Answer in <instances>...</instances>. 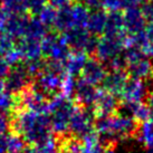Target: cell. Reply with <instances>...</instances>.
<instances>
[{
	"label": "cell",
	"instance_id": "obj_35",
	"mask_svg": "<svg viewBox=\"0 0 153 153\" xmlns=\"http://www.w3.org/2000/svg\"><path fill=\"white\" fill-rule=\"evenodd\" d=\"M48 4V0H27V8L28 13L31 16H36L40 13V10Z\"/></svg>",
	"mask_w": 153,
	"mask_h": 153
},
{
	"label": "cell",
	"instance_id": "obj_13",
	"mask_svg": "<svg viewBox=\"0 0 153 153\" xmlns=\"http://www.w3.org/2000/svg\"><path fill=\"white\" fill-rule=\"evenodd\" d=\"M128 78L126 69H110L102 82V88L114 95H121Z\"/></svg>",
	"mask_w": 153,
	"mask_h": 153
},
{
	"label": "cell",
	"instance_id": "obj_49",
	"mask_svg": "<svg viewBox=\"0 0 153 153\" xmlns=\"http://www.w3.org/2000/svg\"><path fill=\"white\" fill-rule=\"evenodd\" d=\"M9 153H26V151H20V152H9Z\"/></svg>",
	"mask_w": 153,
	"mask_h": 153
},
{
	"label": "cell",
	"instance_id": "obj_45",
	"mask_svg": "<svg viewBox=\"0 0 153 153\" xmlns=\"http://www.w3.org/2000/svg\"><path fill=\"white\" fill-rule=\"evenodd\" d=\"M145 103H146V105L150 107V110L153 111V89H150L149 94L146 95V97H145Z\"/></svg>",
	"mask_w": 153,
	"mask_h": 153
},
{
	"label": "cell",
	"instance_id": "obj_6",
	"mask_svg": "<svg viewBox=\"0 0 153 153\" xmlns=\"http://www.w3.org/2000/svg\"><path fill=\"white\" fill-rule=\"evenodd\" d=\"M16 97V110H28L37 113H47L49 110V100L39 92L33 84L24 89Z\"/></svg>",
	"mask_w": 153,
	"mask_h": 153
},
{
	"label": "cell",
	"instance_id": "obj_15",
	"mask_svg": "<svg viewBox=\"0 0 153 153\" xmlns=\"http://www.w3.org/2000/svg\"><path fill=\"white\" fill-rule=\"evenodd\" d=\"M16 47L18 48V51L22 55V60H25V62L40 59L43 56L42 40H39V39L22 37V38H20Z\"/></svg>",
	"mask_w": 153,
	"mask_h": 153
},
{
	"label": "cell",
	"instance_id": "obj_46",
	"mask_svg": "<svg viewBox=\"0 0 153 153\" xmlns=\"http://www.w3.org/2000/svg\"><path fill=\"white\" fill-rule=\"evenodd\" d=\"M145 55L153 58V43H149L148 47L145 48Z\"/></svg>",
	"mask_w": 153,
	"mask_h": 153
},
{
	"label": "cell",
	"instance_id": "obj_12",
	"mask_svg": "<svg viewBox=\"0 0 153 153\" xmlns=\"http://www.w3.org/2000/svg\"><path fill=\"white\" fill-rule=\"evenodd\" d=\"M106 74V66L96 57L88 58L81 73L82 78H84L86 82H88L95 86H97L98 84H102Z\"/></svg>",
	"mask_w": 153,
	"mask_h": 153
},
{
	"label": "cell",
	"instance_id": "obj_43",
	"mask_svg": "<svg viewBox=\"0 0 153 153\" xmlns=\"http://www.w3.org/2000/svg\"><path fill=\"white\" fill-rule=\"evenodd\" d=\"M145 34H146V37L149 39L150 43H153V22H149L146 27H145Z\"/></svg>",
	"mask_w": 153,
	"mask_h": 153
},
{
	"label": "cell",
	"instance_id": "obj_50",
	"mask_svg": "<svg viewBox=\"0 0 153 153\" xmlns=\"http://www.w3.org/2000/svg\"><path fill=\"white\" fill-rule=\"evenodd\" d=\"M152 1H153V0H152Z\"/></svg>",
	"mask_w": 153,
	"mask_h": 153
},
{
	"label": "cell",
	"instance_id": "obj_20",
	"mask_svg": "<svg viewBox=\"0 0 153 153\" xmlns=\"http://www.w3.org/2000/svg\"><path fill=\"white\" fill-rule=\"evenodd\" d=\"M125 27H124V17L121 11H110L107 17L106 28L104 35L107 36H121L125 34Z\"/></svg>",
	"mask_w": 153,
	"mask_h": 153
},
{
	"label": "cell",
	"instance_id": "obj_37",
	"mask_svg": "<svg viewBox=\"0 0 153 153\" xmlns=\"http://www.w3.org/2000/svg\"><path fill=\"white\" fill-rule=\"evenodd\" d=\"M142 13H143V16L145 17L146 22H153V1H146L144 4H142Z\"/></svg>",
	"mask_w": 153,
	"mask_h": 153
},
{
	"label": "cell",
	"instance_id": "obj_4",
	"mask_svg": "<svg viewBox=\"0 0 153 153\" xmlns=\"http://www.w3.org/2000/svg\"><path fill=\"white\" fill-rule=\"evenodd\" d=\"M126 36H128L126 33L121 36H107V35L100 36L97 46L94 53L95 57L107 64L110 60L120 56L126 47Z\"/></svg>",
	"mask_w": 153,
	"mask_h": 153
},
{
	"label": "cell",
	"instance_id": "obj_21",
	"mask_svg": "<svg viewBox=\"0 0 153 153\" xmlns=\"http://www.w3.org/2000/svg\"><path fill=\"white\" fill-rule=\"evenodd\" d=\"M58 143V153H84V145L82 139L73 135H62Z\"/></svg>",
	"mask_w": 153,
	"mask_h": 153
},
{
	"label": "cell",
	"instance_id": "obj_30",
	"mask_svg": "<svg viewBox=\"0 0 153 153\" xmlns=\"http://www.w3.org/2000/svg\"><path fill=\"white\" fill-rule=\"evenodd\" d=\"M57 11H58V9H56L55 7H53L48 4L40 10V13H38V18L44 25H46L47 27H51V26H54Z\"/></svg>",
	"mask_w": 153,
	"mask_h": 153
},
{
	"label": "cell",
	"instance_id": "obj_1",
	"mask_svg": "<svg viewBox=\"0 0 153 153\" xmlns=\"http://www.w3.org/2000/svg\"><path fill=\"white\" fill-rule=\"evenodd\" d=\"M10 130L25 140L27 145L40 144L51 139V119L47 113L16 110L10 120Z\"/></svg>",
	"mask_w": 153,
	"mask_h": 153
},
{
	"label": "cell",
	"instance_id": "obj_34",
	"mask_svg": "<svg viewBox=\"0 0 153 153\" xmlns=\"http://www.w3.org/2000/svg\"><path fill=\"white\" fill-rule=\"evenodd\" d=\"M102 8L106 11H120L121 9L126 8L125 0H101Z\"/></svg>",
	"mask_w": 153,
	"mask_h": 153
},
{
	"label": "cell",
	"instance_id": "obj_28",
	"mask_svg": "<svg viewBox=\"0 0 153 153\" xmlns=\"http://www.w3.org/2000/svg\"><path fill=\"white\" fill-rule=\"evenodd\" d=\"M26 153H58V143L57 140L51 137L44 143L30 145L26 150Z\"/></svg>",
	"mask_w": 153,
	"mask_h": 153
},
{
	"label": "cell",
	"instance_id": "obj_33",
	"mask_svg": "<svg viewBox=\"0 0 153 153\" xmlns=\"http://www.w3.org/2000/svg\"><path fill=\"white\" fill-rule=\"evenodd\" d=\"M15 39L11 35L4 31L2 34H0V54L4 55L10 49L15 48Z\"/></svg>",
	"mask_w": 153,
	"mask_h": 153
},
{
	"label": "cell",
	"instance_id": "obj_32",
	"mask_svg": "<svg viewBox=\"0 0 153 153\" xmlns=\"http://www.w3.org/2000/svg\"><path fill=\"white\" fill-rule=\"evenodd\" d=\"M8 136V148L9 152H20V151H26V145L27 143L22 136L11 132L10 134H7Z\"/></svg>",
	"mask_w": 153,
	"mask_h": 153
},
{
	"label": "cell",
	"instance_id": "obj_36",
	"mask_svg": "<svg viewBox=\"0 0 153 153\" xmlns=\"http://www.w3.org/2000/svg\"><path fill=\"white\" fill-rule=\"evenodd\" d=\"M4 57L10 66H15V65L19 64L22 60V55H20V53H19L17 47H15V48L10 49L9 51H7L6 54H4Z\"/></svg>",
	"mask_w": 153,
	"mask_h": 153
},
{
	"label": "cell",
	"instance_id": "obj_19",
	"mask_svg": "<svg viewBox=\"0 0 153 153\" xmlns=\"http://www.w3.org/2000/svg\"><path fill=\"white\" fill-rule=\"evenodd\" d=\"M87 54L85 51H72L67 59L65 60L64 66L65 71L67 74L72 75V76H76L79 75L83 71V68L85 66L86 62H87Z\"/></svg>",
	"mask_w": 153,
	"mask_h": 153
},
{
	"label": "cell",
	"instance_id": "obj_23",
	"mask_svg": "<svg viewBox=\"0 0 153 153\" xmlns=\"http://www.w3.org/2000/svg\"><path fill=\"white\" fill-rule=\"evenodd\" d=\"M53 27H54V30L59 33V34H64L65 31H67V30L74 27L73 26L72 15H71V6L63 9H58L56 20Z\"/></svg>",
	"mask_w": 153,
	"mask_h": 153
},
{
	"label": "cell",
	"instance_id": "obj_41",
	"mask_svg": "<svg viewBox=\"0 0 153 153\" xmlns=\"http://www.w3.org/2000/svg\"><path fill=\"white\" fill-rule=\"evenodd\" d=\"M8 17H9L8 13H6L2 8H0V31H4V29H6Z\"/></svg>",
	"mask_w": 153,
	"mask_h": 153
},
{
	"label": "cell",
	"instance_id": "obj_7",
	"mask_svg": "<svg viewBox=\"0 0 153 153\" xmlns=\"http://www.w3.org/2000/svg\"><path fill=\"white\" fill-rule=\"evenodd\" d=\"M43 56L47 59L56 60L65 63L71 54V48L67 45L64 36L54 30V33H47V35L42 39Z\"/></svg>",
	"mask_w": 153,
	"mask_h": 153
},
{
	"label": "cell",
	"instance_id": "obj_17",
	"mask_svg": "<svg viewBox=\"0 0 153 153\" xmlns=\"http://www.w3.org/2000/svg\"><path fill=\"white\" fill-rule=\"evenodd\" d=\"M107 17H108V13L105 9H93V11L89 13L86 29L88 30L92 35L97 36V37L104 35L107 24Z\"/></svg>",
	"mask_w": 153,
	"mask_h": 153
},
{
	"label": "cell",
	"instance_id": "obj_3",
	"mask_svg": "<svg viewBox=\"0 0 153 153\" xmlns=\"http://www.w3.org/2000/svg\"><path fill=\"white\" fill-rule=\"evenodd\" d=\"M95 112L93 107H83L77 105L76 110L73 114L68 132L71 135L83 139L86 135L95 131Z\"/></svg>",
	"mask_w": 153,
	"mask_h": 153
},
{
	"label": "cell",
	"instance_id": "obj_14",
	"mask_svg": "<svg viewBox=\"0 0 153 153\" xmlns=\"http://www.w3.org/2000/svg\"><path fill=\"white\" fill-rule=\"evenodd\" d=\"M124 27L128 34H135L145 29L146 19L143 13L137 7H126L123 13Z\"/></svg>",
	"mask_w": 153,
	"mask_h": 153
},
{
	"label": "cell",
	"instance_id": "obj_22",
	"mask_svg": "<svg viewBox=\"0 0 153 153\" xmlns=\"http://www.w3.org/2000/svg\"><path fill=\"white\" fill-rule=\"evenodd\" d=\"M89 8L81 1H75L71 6V15H72L73 26L74 27H83L86 28L89 18Z\"/></svg>",
	"mask_w": 153,
	"mask_h": 153
},
{
	"label": "cell",
	"instance_id": "obj_26",
	"mask_svg": "<svg viewBox=\"0 0 153 153\" xmlns=\"http://www.w3.org/2000/svg\"><path fill=\"white\" fill-rule=\"evenodd\" d=\"M1 8L8 15H22L28 13L27 0H0Z\"/></svg>",
	"mask_w": 153,
	"mask_h": 153
},
{
	"label": "cell",
	"instance_id": "obj_40",
	"mask_svg": "<svg viewBox=\"0 0 153 153\" xmlns=\"http://www.w3.org/2000/svg\"><path fill=\"white\" fill-rule=\"evenodd\" d=\"M10 71V65L4 59V55L0 54V78H4Z\"/></svg>",
	"mask_w": 153,
	"mask_h": 153
},
{
	"label": "cell",
	"instance_id": "obj_2",
	"mask_svg": "<svg viewBox=\"0 0 153 153\" xmlns=\"http://www.w3.org/2000/svg\"><path fill=\"white\" fill-rule=\"evenodd\" d=\"M77 104L74 100L65 96L64 94H59L55 97L49 100V119H51V130L57 135L67 134L69 122L74 112L76 110Z\"/></svg>",
	"mask_w": 153,
	"mask_h": 153
},
{
	"label": "cell",
	"instance_id": "obj_47",
	"mask_svg": "<svg viewBox=\"0 0 153 153\" xmlns=\"http://www.w3.org/2000/svg\"><path fill=\"white\" fill-rule=\"evenodd\" d=\"M150 122L153 124V111H152V113L150 114Z\"/></svg>",
	"mask_w": 153,
	"mask_h": 153
},
{
	"label": "cell",
	"instance_id": "obj_29",
	"mask_svg": "<svg viewBox=\"0 0 153 153\" xmlns=\"http://www.w3.org/2000/svg\"><path fill=\"white\" fill-rule=\"evenodd\" d=\"M123 53H124L123 57L128 65L142 59V58H144L145 56H146L145 55V51L142 48H140V47L137 46H133V45L125 47Z\"/></svg>",
	"mask_w": 153,
	"mask_h": 153
},
{
	"label": "cell",
	"instance_id": "obj_42",
	"mask_svg": "<svg viewBox=\"0 0 153 153\" xmlns=\"http://www.w3.org/2000/svg\"><path fill=\"white\" fill-rule=\"evenodd\" d=\"M9 152L8 148V136L7 134L0 136V153H7Z\"/></svg>",
	"mask_w": 153,
	"mask_h": 153
},
{
	"label": "cell",
	"instance_id": "obj_24",
	"mask_svg": "<svg viewBox=\"0 0 153 153\" xmlns=\"http://www.w3.org/2000/svg\"><path fill=\"white\" fill-rule=\"evenodd\" d=\"M134 139L143 145L145 150L151 149L153 146V124L148 121L141 123Z\"/></svg>",
	"mask_w": 153,
	"mask_h": 153
},
{
	"label": "cell",
	"instance_id": "obj_8",
	"mask_svg": "<svg viewBox=\"0 0 153 153\" xmlns=\"http://www.w3.org/2000/svg\"><path fill=\"white\" fill-rule=\"evenodd\" d=\"M33 77L27 71L25 63H19L10 68L7 76L4 78V89L16 96L33 84Z\"/></svg>",
	"mask_w": 153,
	"mask_h": 153
},
{
	"label": "cell",
	"instance_id": "obj_18",
	"mask_svg": "<svg viewBox=\"0 0 153 153\" xmlns=\"http://www.w3.org/2000/svg\"><path fill=\"white\" fill-rule=\"evenodd\" d=\"M29 19L30 18L27 13L9 15L4 31L8 33L9 35H11L13 38H22L26 35V30H27Z\"/></svg>",
	"mask_w": 153,
	"mask_h": 153
},
{
	"label": "cell",
	"instance_id": "obj_39",
	"mask_svg": "<svg viewBox=\"0 0 153 153\" xmlns=\"http://www.w3.org/2000/svg\"><path fill=\"white\" fill-rule=\"evenodd\" d=\"M76 0H48V4L56 9H63L72 6Z\"/></svg>",
	"mask_w": 153,
	"mask_h": 153
},
{
	"label": "cell",
	"instance_id": "obj_38",
	"mask_svg": "<svg viewBox=\"0 0 153 153\" xmlns=\"http://www.w3.org/2000/svg\"><path fill=\"white\" fill-rule=\"evenodd\" d=\"M10 128V121L8 120L7 113L0 112V136L4 135Z\"/></svg>",
	"mask_w": 153,
	"mask_h": 153
},
{
	"label": "cell",
	"instance_id": "obj_31",
	"mask_svg": "<svg viewBox=\"0 0 153 153\" xmlns=\"http://www.w3.org/2000/svg\"><path fill=\"white\" fill-rule=\"evenodd\" d=\"M16 108V97L6 92L4 89H0V112L7 113Z\"/></svg>",
	"mask_w": 153,
	"mask_h": 153
},
{
	"label": "cell",
	"instance_id": "obj_25",
	"mask_svg": "<svg viewBox=\"0 0 153 153\" xmlns=\"http://www.w3.org/2000/svg\"><path fill=\"white\" fill-rule=\"evenodd\" d=\"M48 27L46 25H44L43 22H40V19L37 17H33L29 19L28 26H27V30H26L25 37H29V38L34 39H42L45 37L48 33Z\"/></svg>",
	"mask_w": 153,
	"mask_h": 153
},
{
	"label": "cell",
	"instance_id": "obj_5",
	"mask_svg": "<svg viewBox=\"0 0 153 153\" xmlns=\"http://www.w3.org/2000/svg\"><path fill=\"white\" fill-rule=\"evenodd\" d=\"M62 35L64 36L66 43L72 51H85L87 55H92L95 53L98 37L92 35L86 28L73 27Z\"/></svg>",
	"mask_w": 153,
	"mask_h": 153
},
{
	"label": "cell",
	"instance_id": "obj_9",
	"mask_svg": "<svg viewBox=\"0 0 153 153\" xmlns=\"http://www.w3.org/2000/svg\"><path fill=\"white\" fill-rule=\"evenodd\" d=\"M100 91L97 87L84 78H79L76 81L75 89H74V101L78 106L83 107H93L94 103L97 98Z\"/></svg>",
	"mask_w": 153,
	"mask_h": 153
},
{
	"label": "cell",
	"instance_id": "obj_10",
	"mask_svg": "<svg viewBox=\"0 0 153 153\" xmlns=\"http://www.w3.org/2000/svg\"><path fill=\"white\" fill-rule=\"evenodd\" d=\"M150 87L146 81L128 78L121 93V101L123 102H143L150 92Z\"/></svg>",
	"mask_w": 153,
	"mask_h": 153
},
{
	"label": "cell",
	"instance_id": "obj_48",
	"mask_svg": "<svg viewBox=\"0 0 153 153\" xmlns=\"http://www.w3.org/2000/svg\"><path fill=\"white\" fill-rule=\"evenodd\" d=\"M0 89H4V82L0 81Z\"/></svg>",
	"mask_w": 153,
	"mask_h": 153
},
{
	"label": "cell",
	"instance_id": "obj_27",
	"mask_svg": "<svg viewBox=\"0 0 153 153\" xmlns=\"http://www.w3.org/2000/svg\"><path fill=\"white\" fill-rule=\"evenodd\" d=\"M82 141L84 145V153H105V149L95 131L83 137Z\"/></svg>",
	"mask_w": 153,
	"mask_h": 153
},
{
	"label": "cell",
	"instance_id": "obj_11",
	"mask_svg": "<svg viewBox=\"0 0 153 153\" xmlns=\"http://www.w3.org/2000/svg\"><path fill=\"white\" fill-rule=\"evenodd\" d=\"M121 101L116 97V95L101 89L93 108L96 116H111L117 113Z\"/></svg>",
	"mask_w": 153,
	"mask_h": 153
},
{
	"label": "cell",
	"instance_id": "obj_44",
	"mask_svg": "<svg viewBox=\"0 0 153 153\" xmlns=\"http://www.w3.org/2000/svg\"><path fill=\"white\" fill-rule=\"evenodd\" d=\"M126 1V7H137L144 4L148 0H125Z\"/></svg>",
	"mask_w": 153,
	"mask_h": 153
},
{
	"label": "cell",
	"instance_id": "obj_16",
	"mask_svg": "<svg viewBox=\"0 0 153 153\" xmlns=\"http://www.w3.org/2000/svg\"><path fill=\"white\" fill-rule=\"evenodd\" d=\"M126 72L130 78H136L149 82L153 78V64L148 58L134 62L126 66Z\"/></svg>",
	"mask_w": 153,
	"mask_h": 153
}]
</instances>
